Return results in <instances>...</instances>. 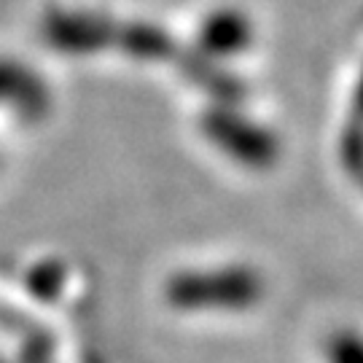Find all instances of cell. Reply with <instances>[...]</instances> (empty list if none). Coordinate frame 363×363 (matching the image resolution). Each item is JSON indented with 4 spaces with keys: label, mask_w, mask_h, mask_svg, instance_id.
Instances as JSON below:
<instances>
[{
    "label": "cell",
    "mask_w": 363,
    "mask_h": 363,
    "mask_svg": "<svg viewBox=\"0 0 363 363\" xmlns=\"http://www.w3.org/2000/svg\"><path fill=\"white\" fill-rule=\"evenodd\" d=\"M331 363H363V342L352 334H342L331 342Z\"/></svg>",
    "instance_id": "6da1fadb"
}]
</instances>
